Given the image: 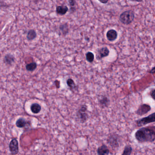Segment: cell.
Listing matches in <instances>:
<instances>
[{
    "instance_id": "cell-1",
    "label": "cell",
    "mask_w": 155,
    "mask_h": 155,
    "mask_svg": "<svg viewBox=\"0 0 155 155\" xmlns=\"http://www.w3.org/2000/svg\"><path fill=\"white\" fill-rule=\"evenodd\" d=\"M137 141L141 143H152L155 142V127H143L137 130L135 133Z\"/></svg>"
},
{
    "instance_id": "cell-2",
    "label": "cell",
    "mask_w": 155,
    "mask_h": 155,
    "mask_svg": "<svg viewBox=\"0 0 155 155\" xmlns=\"http://www.w3.org/2000/svg\"><path fill=\"white\" fill-rule=\"evenodd\" d=\"M87 106L86 104H83L80 106L76 112V118L80 123H84L88 120L89 116L87 112Z\"/></svg>"
},
{
    "instance_id": "cell-3",
    "label": "cell",
    "mask_w": 155,
    "mask_h": 155,
    "mask_svg": "<svg viewBox=\"0 0 155 155\" xmlns=\"http://www.w3.org/2000/svg\"><path fill=\"white\" fill-rule=\"evenodd\" d=\"M135 18V13L132 10H127L120 14L119 20L121 23L126 25L131 24Z\"/></svg>"
},
{
    "instance_id": "cell-4",
    "label": "cell",
    "mask_w": 155,
    "mask_h": 155,
    "mask_svg": "<svg viewBox=\"0 0 155 155\" xmlns=\"http://www.w3.org/2000/svg\"><path fill=\"white\" fill-rule=\"evenodd\" d=\"M155 121V113L154 112L150 114L149 116H146L142 118L136 120V123L138 127H142L148 124L153 123Z\"/></svg>"
},
{
    "instance_id": "cell-5",
    "label": "cell",
    "mask_w": 155,
    "mask_h": 155,
    "mask_svg": "<svg viewBox=\"0 0 155 155\" xmlns=\"http://www.w3.org/2000/svg\"><path fill=\"white\" fill-rule=\"evenodd\" d=\"M107 142L112 148H117L119 146L120 137L116 133L110 134L107 137Z\"/></svg>"
},
{
    "instance_id": "cell-6",
    "label": "cell",
    "mask_w": 155,
    "mask_h": 155,
    "mask_svg": "<svg viewBox=\"0 0 155 155\" xmlns=\"http://www.w3.org/2000/svg\"><path fill=\"white\" fill-rule=\"evenodd\" d=\"M151 108V106L148 104H143L139 107L136 113L137 115L139 116H143L150 112Z\"/></svg>"
},
{
    "instance_id": "cell-7",
    "label": "cell",
    "mask_w": 155,
    "mask_h": 155,
    "mask_svg": "<svg viewBox=\"0 0 155 155\" xmlns=\"http://www.w3.org/2000/svg\"><path fill=\"white\" fill-rule=\"evenodd\" d=\"M97 99H98L99 104L101 108H107L110 105V99L106 95H101L98 97Z\"/></svg>"
},
{
    "instance_id": "cell-8",
    "label": "cell",
    "mask_w": 155,
    "mask_h": 155,
    "mask_svg": "<svg viewBox=\"0 0 155 155\" xmlns=\"http://www.w3.org/2000/svg\"><path fill=\"white\" fill-rule=\"evenodd\" d=\"M9 149L12 155H15L19 152L18 142L16 139H13L9 144Z\"/></svg>"
},
{
    "instance_id": "cell-9",
    "label": "cell",
    "mask_w": 155,
    "mask_h": 155,
    "mask_svg": "<svg viewBox=\"0 0 155 155\" xmlns=\"http://www.w3.org/2000/svg\"><path fill=\"white\" fill-rule=\"evenodd\" d=\"M106 37L107 40L110 42H114L118 38V32L114 29H111L107 32L106 34Z\"/></svg>"
},
{
    "instance_id": "cell-10",
    "label": "cell",
    "mask_w": 155,
    "mask_h": 155,
    "mask_svg": "<svg viewBox=\"0 0 155 155\" xmlns=\"http://www.w3.org/2000/svg\"><path fill=\"white\" fill-rule=\"evenodd\" d=\"M109 53H110V51L108 48L107 47H102L100 48L98 50L97 57L99 59H102L104 57H106L109 56Z\"/></svg>"
},
{
    "instance_id": "cell-11",
    "label": "cell",
    "mask_w": 155,
    "mask_h": 155,
    "mask_svg": "<svg viewBox=\"0 0 155 155\" xmlns=\"http://www.w3.org/2000/svg\"><path fill=\"white\" fill-rule=\"evenodd\" d=\"M97 153L98 155H109L110 154V150L107 145L103 144L98 148Z\"/></svg>"
},
{
    "instance_id": "cell-12",
    "label": "cell",
    "mask_w": 155,
    "mask_h": 155,
    "mask_svg": "<svg viewBox=\"0 0 155 155\" xmlns=\"http://www.w3.org/2000/svg\"><path fill=\"white\" fill-rule=\"evenodd\" d=\"M68 11V8L67 6H57L56 8L57 13L61 15H64Z\"/></svg>"
},
{
    "instance_id": "cell-13",
    "label": "cell",
    "mask_w": 155,
    "mask_h": 155,
    "mask_svg": "<svg viewBox=\"0 0 155 155\" xmlns=\"http://www.w3.org/2000/svg\"><path fill=\"white\" fill-rule=\"evenodd\" d=\"M14 57L11 54H7L4 57V62L6 64L11 65L14 62Z\"/></svg>"
},
{
    "instance_id": "cell-14",
    "label": "cell",
    "mask_w": 155,
    "mask_h": 155,
    "mask_svg": "<svg viewBox=\"0 0 155 155\" xmlns=\"http://www.w3.org/2000/svg\"><path fill=\"white\" fill-rule=\"evenodd\" d=\"M67 84L68 87L70 88L72 92L75 91L77 88L75 83L74 81H73V79L71 78H69L67 80Z\"/></svg>"
},
{
    "instance_id": "cell-15",
    "label": "cell",
    "mask_w": 155,
    "mask_h": 155,
    "mask_svg": "<svg viewBox=\"0 0 155 155\" xmlns=\"http://www.w3.org/2000/svg\"><path fill=\"white\" fill-rule=\"evenodd\" d=\"M31 110L34 114H38L41 111V107L37 103H34L31 106Z\"/></svg>"
},
{
    "instance_id": "cell-16",
    "label": "cell",
    "mask_w": 155,
    "mask_h": 155,
    "mask_svg": "<svg viewBox=\"0 0 155 155\" xmlns=\"http://www.w3.org/2000/svg\"><path fill=\"white\" fill-rule=\"evenodd\" d=\"M59 29L61 31V32L62 33L63 35L64 36H66L68 33V26L67 23H65V24H63L60 25Z\"/></svg>"
},
{
    "instance_id": "cell-17",
    "label": "cell",
    "mask_w": 155,
    "mask_h": 155,
    "mask_svg": "<svg viewBox=\"0 0 155 155\" xmlns=\"http://www.w3.org/2000/svg\"><path fill=\"white\" fill-rule=\"evenodd\" d=\"M132 151H133V148L131 145H126L121 155H131Z\"/></svg>"
},
{
    "instance_id": "cell-18",
    "label": "cell",
    "mask_w": 155,
    "mask_h": 155,
    "mask_svg": "<svg viewBox=\"0 0 155 155\" xmlns=\"http://www.w3.org/2000/svg\"><path fill=\"white\" fill-rule=\"evenodd\" d=\"M15 125L17 126V127H19V128H22L26 126V122L24 119L21 118L17 120Z\"/></svg>"
},
{
    "instance_id": "cell-19",
    "label": "cell",
    "mask_w": 155,
    "mask_h": 155,
    "mask_svg": "<svg viewBox=\"0 0 155 155\" xmlns=\"http://www.w3.org/2000/svg\"><path fill=\"white\" fill-rule=\"evenodd\" d=\"M86 59L88 62L92 63L94 60V55L93 52H91V51H88L86 53Z\"/></svg>"
},
{
    "instance_id": "cell-20",
    "label": "cell",
    "mask_w": 155,
    "mask_h": 155,
    "mask_svg": "<svg viewBox=\"0 0 155 155\" xmlns=\"http://www.w3.org/2000/svg\"><path fill=\"white\" fill-rule=\"evenodd\" d=\"M37 37V33L33 30H30L28 31L27 35V38L28 40H32Z\"/></svg>"
},
{
    "instance_id": "cell-21",
    "label": "cell",
    "mask_w": 155,
    "mask_h": 155,
    "mask_svg": "<svg viewBox=\"0 0 155 155\" xmlns=\"http://www.w3.org/2000/svg\"><path fill=\"white\" fill-rule=\"evenodd\" d=\"M68 3L69 4L70 7V12L71 13L74 12H76V8L75 6L76 5V2L75 1H73V0H69L68 1Z\"/></svg>"
},
{
    "instance_id": "cell-22",
    "label": "cell",
    "mask_w": 155,
    "mask_h": 155,
    "mask_svg": "<svg viewBox=\"0 0 155 155\" xmlns=\"http://www.w3.org/2000/svg\"><path fill=\"white\" fill-rule=\"evenodd\" d=\"M37 67V64L36 62H32L26 65V69L28 71H33L36 69Z\"/></svg>"
},
{
    "instance_id": "cell-23",
    "label": "cell",
    "mask_w": 155,
    "mask_h": 155,
    "mask_svg": "<svg viewBox=\"0 0 155 155\" xmlns=\"http://www.w3.org/2000/svg\"><path fill=\"white\" fill-rule=\"evenodd\" d=\"M155 89H153L151 90V92L150 93V95L152 98L153 100H155Z\"/></svg>"
},
{
    "instance_id": "cell-24",
    "label": "cell",
    "mask_w": 155,
    "mask_h": 155,
    "mask_svg": "<svg viewBox=\"0 0 155 155\" xmlns=\"http://www.w3.org/2000/svg\"><path fill=\"white\" fill-rule=\"evenodd\" d=\"M155 72V67H153L152 69H151V70L150 71H149V73H151V74H154Z\"/></svg>"
},
{
    "instance_id": "cell-25",
    "label": "cell",
    "mask_w": 155,
    "mask_h": 155,
    "mask_svg": "<svg viewBox=\"0 0 155 155\" xmlns=\"http://www.w3.org/2000/svg\"><path fill=\"white\" fill-rule=\"evenodd\" d=\"M100 2H101V3H103V4H106V3H107L108 1L107 0H104V1H99Z\"/></svg>"
},
{
    "instance_id": "cell-26",
    "label": "cell",
    "mask_w": 155,
    "mask_h": 155,
    "mask_svg": "<svg viewBox=\"0 0 155 155\" xmlns=\"http://www.w3.org/2000/svg\"><path fill=\"white\" fill-rule=\"evenodd\" d=\"M74 155V154H71V155Z\"/></svg>"
}]
</instances>
